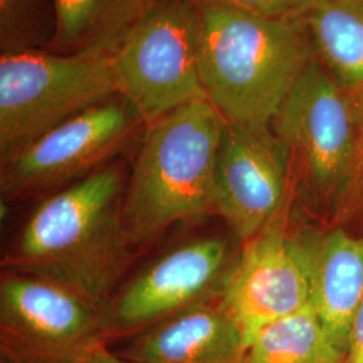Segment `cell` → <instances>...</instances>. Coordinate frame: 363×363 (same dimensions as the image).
I'll use <instances>...</instances> for the list:
<instances>
[{
	"label": "cell",
	"instance_id": "cell-1",
	"mask_svg": "<svg viewBox=\"0 0 363 363\" xmlns=\"http://www.w3.org/2000/svg\"><path fill=\"white\" fill-rule=\"evenodd\" d=\"M125 186L121 167L109 164L46 196L23 225L7 264L108 307L132 247L123 222Z\"/></svg>",
	"mask_w": 363,
	"mask_h": 363
},
{
	"label": "cell",
	"instance_id": "cell-2",
	"mask_svg": "<svg viewBox=\"0 0 363 363\" xmlns=\"http://www.w3.org/2000/svg\"><path fill=\"white\" fill-rule=\"evenodd\" d=\"M196 3L201 78L208 101L226 121L271 125L289 91L316 58L304 19Z\"/></svg>",
	"mask_w": 363,
	"mask_h": 363
},
{
	"label": "cell",
	"instance_id": "cell-3",
	"mask_svg": "<svg viewBox=\"0 0 363 363\" xmlns=\"http://www.w3.org/2000/svg\"><path fill=\"white\" fill-rule=\"evenodd\" d=\"M225 118L198 100L148 124L123 201L130 247L182 220L214 213L216 166Z\"/></svg>",
	"mask_w": 363,
	"mask_h": 363
},
{
	"label": "cell",
	"instance_id": "cell-4",
	"mask_svg": "<svg viewBox=\"0 0 363 363\" xmlns=\"http://www.w3.org/2000/svg\"><path fill=\"white\" fill-rule=\"evenodd\" d=\"M118 94L112 57L50 50L1 52V159Z\"/></svg>",
	"mask_w": 363,
	"mask_h": 363
},
{
	"label": "cell",
	"instance_id": "cell-5",
	"mask_svg": "<svg viewBox=\"0 0 363 363\" xmlns=\"http://www.w3.org/2000/svg\"><path fill=\"white\" fill-rule=\"evenodd\" d=\"M271 127L289 152L294 182L337 214L357 156L355 99L316 58L286 96Z\"/></svg>",
	"mask_w": 363,
	"mask_h": 363
},
{
	"label": "cell",
	"instance_id": "cell-6",
	"mask_svg": "<svg viewBox=\"0 0 363 363\" xmlns=\"http://www.w3.org/2000/svg\"><path fill=\"white\" fill-rule=\"evenodd\" d=\"M201 15L195 0H166L112 55L120 96L150 124L208 100L202 85Z\"/></svg>",
	"mask_w": 363,
	"mask_h": 363
},
{
	"label": "cell",
	"instance_id": "cell-7",
	"mask_svg": "<svg viewBox=\"0 0 363 363\" xmlns=\"http://www.w3.org/2000/svg\"><path fill=\"white\" fill-rule=\"evenodd\" d=\"M142 124L120 94L70 117L1 159L3 199L57 191L88 177L105 167Z\"/></svg>",
	"mask_w": 363,
	"mask_h": 363
},
{
	"label": "cell",
	"instance_id": "cell-8",
	"mask_svg": "<svg viewBox=\"0 0 363 363\" xmlns=\"http://www.w3.org/2000/svg\"><path fill=\"white\" fill-rule=\"evenodd\" d=\"M1 347L35 363H73L109 337L108 307L31 273L0 283Z\"/></svg>",
	"mask_w": 363,
	"mask_h": 363
},
{
	"label": "cell",
	"instance_id": "cell-9",
	"mask_svg": "<svg viewBox=\"0 0 363 363\" xmlns=\"http://www.w3.org/2000/svg\"><path fill=\"white\" fill-rule=\"evenodd\" d=\"M237 259L220 235L196 237L171 249L108 303L109 337L136 334L213 298H222Z\"/></svg>",
	"mask_w": 363,
	"mask_h": 363
},
{
	"label": "cell",
	"instance_id": "cell-10",
	"mask_svg": "<svg viewBox=\"0 0 363 363\" xmlns=\"http://www.w3.org/2000/svg\"><path fill=\"white\" fill-rule=\"evenodd\" d=\"M291 157L271 125L226 121L220 136L214 213L244 244L291 198Z\"/></svg>",
	"mask_w": 363,
	"mask_h": 363
},
{
	"label": "cell",
	"instance_id": "cell-11",
	"mask_svg": "<svg viewBox=\"0 0 363 363\" xmlns=\"http://www.w3.org/2000/svg\"><path fill=\"white\" fill-rule=\"evenodd\" d=\"M289 203L244 244L223 294L247 342L261 327L311 306L308 261L288 229Z\"/></svg>",
	"mask_w": 363,
	"mask_h": 363
},
{
	"label": "cell",
	"instance_id": "cell-12",
	"mask_svg": "<svg viewBox=\"0 0 363 363\" xmlns=\"http://www.w3.org/2000/svg\"><path fill=\"white\" fill-rule=\"evenodd\" d=\"M120 355L130 363H247V337L223 296L135 334Z\"/></svg>",
	"mask_w": 363,
	"mask_h": 363
},
{
	"label": "cell",
	"instance_id": "cell-13",
	"mask_svg": "<svg viewBox=\"0 0 363 363\" xmlns=\"http://www.w3.org/2000/svg\"><path fill=\"white\" fill-rule=\"evenodd\" d=\"M311 279V304L330 339L345 354L363 303V234L337 226L298 233Z\"/></svg>",
	"mask_w": 363,
	"mask_h": 363
},
{
	"label": "cell",
	"instance_id": "cell-14",
	"mask_svg": "<svg viewBox=\"0 0 363 363\" xmlns=\"http://www.w3.org/2000/svg\"><path fill=\"white\" fill-rule=\"evenodd\" d=\"M166 0H54L55 34L48 50L112 57Z\"/></svg>",
	"mask_w": 363,
	"mask_h": 363
},
{
	"label": "cell",
	"instance_id": "cell-15",
	"mask_svg": "<svg viewBox=\"0 0 363 363\" xmlns=\"http://www.w3.org/2000/svg\"><path fill=\"white\" fill-rule=\"evenodd\" d=\"M303 19L316 60L351 94H363V0H311Z\"/></svg>",
	"mask_w": 363,
	"mask_h": 363
},
{
	"label": "cell",
	"instance_id": "cell-16",
	"mask_svg": "<svg viewBox=\"0 0 363 363\" xmlns=\"http://www.w3.org/2000/svg\"><path fill=\"white\" fill-rule=\"evenodd\" d=\"M343 357L312 304L261 327L247 342V363H343Z\"/></svg>",
	"mask_w": 363,
	"mask_h": 363
},
{
	"label": "cell",
	"instance_id": "cell-17",
	"mask_svg": "<svg viewBox=\"0 0 363 363\" xmlns=\"http://www.w3.org/2000/svg\"><path fill=\"white\" fill-rule=\"evenodd\" d=\"M54 34V0H0L1 52L48 50Z\"/></svg>",
	"mask_w": 363,
	"mask_h": 363
},
{
	"label": "cell",
	"instance_id": "cell-18",
	"mask_svg": "<svg viewBox=\"0 0 363 363\" xmlns=\"http://www.w3.org/2000/svg\"><path fill=\"white\" fill-rule=\"evenodd\" d=\"M357 105L358 144L350 183L337 208L339 220H358L363 226V94H352Z\"/></svg>",
	"mask_w": 363,
	"mask_h": 363
},
{
	"label": "cell",
	"instance_id": "cell-19",
	"mask_svg": "<svg viewBox=\"0 0 363 363\" xmlns=\"http://www.w3.org/2000/svg\"><path fill=\"white\" fill-rule=\"evenodd\" d=\"M272 18H303L311 0H196Z\"/></svg>",
	"mask_w": 363,
	"mask_h": 363
},
{
	"label": "cell",
	"instance_id": "cell-20",
	"mask_svg": "<svg viewBox=\"0 0 363 363\" xmlns=\"http://www.w3.org/2000/svg\"><path fill=\"white\" fill-rule=\"evenodd\" d=\"M343 363H363V303L351 323Z\"/></svg>",
	"mask_w": 363,
	"mask_h": 363
},
{
	"label": "cell",
	"instance_id": "cell-21",
	"mask_svg": "<svg viewBox=\"0 0 363 363\" xmlns=\"http://www.w3.org/2000/svg\"><path fill=\"white\" fill-rule=\"evenodd\" d=\"M73 363H130L121 358L120 355L108 350L105 343H100L88 351H85L81 357Z\"/></svg>",
	"mask_w": 363,
	"mask_h": 363
},
{
	"label": "cell",
	"instance_id": "cell-22",
	"mask_svg": "<svg viewBox=\"0 0 363 363\" xmlns=\"http://www.w3.org/2000/svg\"><path fill=\"white\" fill-rule=\"evenodd\" d=\"M1 354L7 355V358L10 359V362L11 363H35L31 362V361H28V359H25V358H22V357H19V355H16L15 352L9 350V349H6V347H1Z\"/></svg>",
	"mask_w": 363,
	"mask_h": 363
}]
</instances>
